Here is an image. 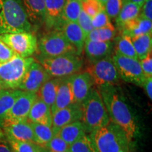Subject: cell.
<instances>
[{"instance_id": "1", "label": "cell", "mask_w": 152, "mask_h": 152, "mask_svg": "<svg viewBox=\"0 0 152 152\" xmlns=\"http://www.w3.org/2000/svg\"><path fill=\"white\" fill-rule=\"evenodd\" d=\"M110 121L119 126L132 141L140 135L138 121L122 90L115 85L98 88Z\"/></svg>"}, {"instance_id": "2", "label": "cell", "mask_w": 152, "mask_h": 152, "mask_svg": "<svg viewBox=\"0 0 152 152\" xmlns=\"http://www.w3.org/2000/svg\"><path fill=\"white\" fill-rule=\"evenodd\" d=\"M89 136L98 152H136L133 141L111 121L103 128L90 133Z\"/></svg>"}, {"instance_id": "3", "label": "cell", "mask_w": 152, "mask_h": 152, "mask_svg": "<svg viewBox=\"0 0 152 152\" xmlns=\"http://www.w3.org/2000/svg\"><path fill=\"white\" fill-rule=\"evenodd\" d=\"M32 28L22 0H0V35L31 32Z\"/></svg>"}, {"instance_id": "4", "label": "cell", "mask_w": 152, "mask_h": 152, "mask_svg": "<svg viewBox=\"0 0 152 152\" xmlns=\"http://www.w3.org/2000/svg\"><path fill=\"white\" fill-rule=\"evenodd\" d=\"M81 107L80 121L84 125L87 133L90 134L103 128L111 121L99 91L96 87H92Z\"/></svg>"}, {"instance_id": "5", "label": "cell", "mask_w": 152, "mask_h": 152, "mask_svg": "<svg viewBox=\"0 0 152 152\" xmlns=\"http://www.w3.org/2000/svg\"><path fill=\"white\" fill-rule=\"evenodd\" d=\"M37 59L53 78L69 77L80 72L84 66L81 55L75 54H64L51 58L37 56Z\"/></svg>"}, {"instance_id": "6", "label": "cell", "mask_w": 152, "mask_h": 152, "mask_svg": "<svg viewBox=\"0 0 152 152\" xmlns=\"http://www.w3.org/2000/svg\"><path fill=\"white\" fill-rule=\"evenodd\" d=\"M35 60L32 56L23 58L15 55L8 61L0 64V81L6 90H18Z\"/></svg>"}, {"instance_id": "7", "label": "cell", "mask_w": 152, "mask_h": 152, "mask_svg": "<svg viewBox=\"0 0 152 152\" xmlns=\"http://www.w3.org/2000/svg\"><path fill=\"white\" fill-rule=\"evenodd\" d=\"M38 56L51 58L68 54H77L76 49L60 30H52L37 41Z\"/></svg>"}, {"instance_id": "8", "label": "cell", "mask_w": 152, "mask_h": 152, "mask_svg": "<svg viewBox=\"0 0 152 152\" xmlns=\"http://www.w3.org/2000/svg\"><path fill=\"white\" fill-rule=\"evenodd\" d=\"M0 39L12 49L17 56L31 57L37 52V39L31 32H15L0 35Z\"/></svg>"}, {"instance_id": "9", "label": "cell", "mask_w": 152, "mask_h": 152, "mask_svg": "<svg viewBox=\"0 0 152 152\" xmlns=\"http://www.w3.org/2000/svg\"><path fill=\"white\" fill-rule=\"evenodd\" d=\"M86 71L92 77L94 85L97 89L107 85H115L120 80L111 56L90 64Z\"/></svg>"}, {"instance_id": "10", "label": "cell", "mask_w": 152, "mask_h": 152, "mask_svg": "<svg viewBox=\"0 0 152 152\" xmlns=\"http://www.w3.org/2000/svg\"><path fill=\"white\" fill-rule=\"evenodd\" d=\"M112 60L120 78L127 83L142 87L146 77L142 70L140 60L116 54L112 56Z\"/></svg>"}, {"instance_id": "11", "label": "cell", "mask_w": 152, "mask_h": 152, "mask_svg": "<svg viewBox=\"0 0 152 152\" xmlns=\"http://www.w3.org/2000/svg\"><path fill=\"white\" fill-rule=\"evenodd\" d=\"M37 97L36 93L21 91L10 111L1 123L27 121L30 109Z\"/></svg>"}, {"instance_id": "12", "label": "cell", "mask_w": 152, "mask_h": 152, "mask_svg": "<svg viewBox=\"0 0 152 152\" xmlns=\"http://www.w3.org/2000/svg\"><path fill=\"white\" fill-rule=\"evenodd\" d=\"M52 77L42 66L35 60L28 69L18 90L37 93L42 85Z\"/></svg>"}, {"instance_id": "13", "label": "cell", "mask_w": 152, "mask_h": 152, "mask_svg": "<svg viewBox=\"0 0 152 152\" xmlns=\"http://www.w3.org/2000/svg\"><path fill=\"white\" fill-rule=\"evenodd\" d=\"M4 131L7 140L36 143L35 135L29 121L2 123L0 124Z\"/></svg>"}, {"instance_id": "14", "label": "cell", "mask_w": 152, "mask_h": 152, "mask_svg": "<svg viewBox=\"0 0 152 152\" xmlns=\"http://www.w3.org/2000/svg\"><path fill=\"white\" fill-rule=\"evenodd\" d=\"M82 117L81 105L73 104L52 113V129L56 135L65 125L76 121H80Z\"/></svg>"}, {"instance_id": "15", "label": "cell", "mask_w": 152, "mask_h": 152, "mask_svg": "<svg viewBox=\"0 0 152 152\" xmlns=\"http://www.w3.org/2000/svg\"><path fill=\"white\" fill-rule=\"evenodd\" d=\"M66 0H45V23L49 31L58 30L62 24Z\"/></svg>"}, {"instance_id": "16", "label": "cell", "mask_w": 152, "mask_h": 152, "mask_svg": "<svg viewBox=\"0 0 152 152\" xmlns=\"http://www.w3.org/2000/svg\"><path fill=\"white\" fill-rule=\"evenodd\" d=\"M113 49V42L85 40L83 51L90 64H93L111 56Z\"/></svg>"}, {"instance_id": "17", "label": "cell", "mask_w": 152, "mask_h": 152, "mask_svg": "<svg viewBox=\"0 0 152 152\" xmlns=\"http://www.w3.org/2000/svg\"><path fill=\"white\" fill-rule=\"evenodd\" d=\"M75 103L81 105L94 86L92 77L87 71L79 72L71 76Z\"/></svg>"}, {"instance_id": "18", "label": "cell", "mask_w": 152, "mask_h": 152, "mask_svg": "<svg viewBox=\"0 0 152 152\" xmlns=\"http://www.w3.org/2000/svg\"><path fill=\"white\" fill-rule=\"evenodd\" d=\"M75 103L71 76L61 78L54 103L51 107L52 113Z\"/></svg>"}, {"instance_id": "19", "label": "cell", "mask_w": 152, "mask_h": 152, "mask_svg": "<svg viewBox=\"0 0 152 152\" xmlns=\"http://www.w3.org/2000/svg\"><path fill=\"white\" fill-rule=\"evenodd\" d=\"M58 30L62 32L68 41L75 47L78 55H81L84 48L85 37L77 23L63 21Z\"/></svg>"}, {"instance_id": "20", "label": "cell", "mask_w": 152, "mask_h": 152, "mask_svg": "<svg viewBox=\"0 0 152 152\" xmlns=\"http://www.w3.org/2000/svg\"><path fill=\"white\" fill-rule=\"evenodd\" d=\"M28 121L29 122L39 123L52 128V113L51 108L40 99L37 97L30 109Z\"/></svg>"}, {"instance_id": "21", "label": "cell", "mask_w": 152, "mask_h": 152, "mask_svg": "<svg viewBox=\"0 0 152 152\" xmlns=\"http://www.w3.org/2000/svg\"><path fill=\"white\" fill-rule=\"evenodd\" d=\"M122 32L121 35H127L130 38L137 37L144 34L151 33V20L137 16L128 23H126L120 29Z\"/></svg>"}, {"instance_id": "22", "label": "cell", "mask_w": 152, "mask_h": 152, "mask_svg": "<svg viewBox=\"0 0 152 152\" xmlns=\"http://www.w3.org/2000/svg\"><path fill=\"white\" fill-rule=\"evenodd\" d=\"M32 26H40L45 23V0H22Z\"/></svg>"}, {"instance_id": "23", "label": "cell", "mask_w": 152, "mask_h": 152, "mask_svg": "<svg viewBox=\"0 0 152 152\" xmlns=\"http://www.w3.org/2000/svg\"><path fill=\"white\" fill-rule=\"evenodd\" d=\"M56 134L70 146L87 134V132L83 123L76 121L63 127Z\"/></svg>"}, {"instance_id": "24", "label": "cell", "mask_w": 152, "mask_h": 152, "mask_svg": "<svg viewBox=\"0 0 152 152\" xmlns=\"http://www.w3.org/2000/svg\"><path fill=\"white\" fill-rule=\"evenodd\" d=\"M61 78H50L42 85L36 94L47 106L52 107L56 99Z\"/></svg>"}, {"instance_id": "25", "label": "cell", "mask_w": 152, "mask_h": 152, "mask_svg": "<svg viewBox=\"0 0 152 152\" xmlns=\"http://www.w3.org/2000/svg\"><path fill=\"white\" fill-rule=\"evenodd\" d=\"M141 7L132 1L125 0L122 9L115 19L117 27L121 29L124 25L140 15Z\"/></svg>"}, {"instance_id": "26", "label": "cell", "mask_w": 152, "mask_h": 152, "mask_svg": "<svg viewBox=\"0 0 152 152\" xmlns=\"http://www.w3.org/2000/svg\"><path fill=\"white\" fill-rule=\"evenodd\" d=\"M114 49H115V54L128 58L138 59L131 38L128 36L121 35L115 38V41L114 42Z\"/></svg>"}, {"instance_id": "27", "label": "cell", "mask_w": 152, "mask_h": 152, "mask_svg": "<svg viewBox=\"0 0 152 152\" xmlns=\"http://www.w3.org/2000/svg\"><path fill=\"white\" fill-rule=\"evenodd\" d=\"M138 59L142 60L151 52L152 36L151 33L144 34L137 37L131 38Z\"/></svg>"}, {"instance_id": "28", "label": "cell", "mask_w": 152, "mask_h": 152, "mask_svg": "<svg viewBox=\"0 0 152 152\" xmlns=\"http://www.w3.org/2000/svg\"><path fill=\"white\" fill-rule=\"evenodd\" d=\"M21 90H5L0 93V123L5 118Z\"/></svg>"}, {"instance_id": "29", "label": "cell", "mask_w": 152, "mask_h": 152, "mask_svg": "<svg viewBox=\"0 0 152 152\" xmlns=\"http://www.w3.org/2000/svg\"><path fill=\"white\" fill-rule=\"evenodd\" d=\"M33 129L36 143L41 147H45L54 137V132L51 127L39 124V123L30 122Z\"/></svg>"}, {"instance_id": "30", "label": "cell", "mask_w": 152, "mask_h": 152, "mask_svg": "<svg viewBox=\"0 0 152 152\" xmlns=\"http://www.w3.org/2000/svg\"><path fill=\"white\" fill-rule=\"evenodd\" d=\"M81 11V0H66L63 11V20L77 23Z\"/></svg>"}, {"instance_id": "31", "label": "cell", "mask_w": 152, "mask_h": 152, "mask_svg": "<svg viewBox=\"0 0 152 152\" xmlns=\"http://www.w3.org/2000/svg\"><path fill=\"white\" fill-rule=\"evenodd\" d=\"M8 140L13 152H44L43 147L32 142Z\"/></svg>"}, {"instance_id": "32", "label": "cell", "mask_w": 152, "mask_h": 152, "mask_svg": "<svg viewBox=\"0 0 152 152\" xmlns=\"http://www.w3.org/2000/svg\"><path fill=\"white\" fill-rule=\"evenodd\" d=\"M95 150L92 140L87 134L69 146V152H94Z\"/></svg>"}, {"instance_id": "33", "label": "cell", "mask_w": 152, "mask_h": 152, "mask_svg": "<svg viewBox=\"0 0 152 152\" xmlns=\"http://www.w3.org/2000/svg\"><path fill=\"white\" fill-rule=\"evenodd\" d=\"M125 0H107L104 4L105 12L110 20H115L122 9Z\"/></svg>"}, {"instance_id": "34", "label": "cell", "mask_w": 152, "mask_h": 152, "mask_svg": "<svg viewBox=\"0 0 152 152\" xmlns=\"http://www.w3.org/2000/svg\"><path fill=\"white\" fill-rule=\"evenodd\" d=\"M44 148L47 152H69V145L57 134Z\"/></svg>"}, {"instance_id": "35", "label": "cell", "mask_w": 152, "mask_h": 152, "mask_svg": "<svg viewBox=\"0 0 152 152\" xmlns=\"http://www.w3.org/2000/svg\"><path fill=\"white\" fill-rule=\"evenodd\" d=\"M82 9L91 18L104 9V5L99 0H81Z\"/></svg>"}, {"instance_id": "36", "label": "cell", "mask_w": 152, "mask_h": 152, "mask_svg": "<svg viewBox=\"0 0 152 152\" xmlns=\"http://www.w3.org/2000/svg\"><path fill=\"white\" fill-rule=\"evenodd\" d=\"M100 41L113 42L116 35V28L111 22H109L104 27L99 28Z\"/></svg>"}, {"instance_id": "37", "label": "cell", "mask_w": 152, "mask_h": 152, "mask_svg": "<svg viewBox=\"0 0 152 152\" xmlns=\"http://www.w3.org/2000/svg\"><path fill=\"white\" fill-rule=\"evenodd\" d=\"M77 24L83 30V33H84L85 39L86 37L90 33V31L94 29L93 28L92 24V18L90 16H88L84 11L82 9L80 14L79 15L78 19H77Z\"/></svg>"}, {"instance_id": "38", "label": "cell", "mask_w": 152, "mask_h": 152, "mask_svg": "<svg viewBox=\"0 0 152 152\" xmlns=\"http://www.w3.org/2000/svg\"><path fill=\"white\" fill-rule=\"evenodd\" d=\"M109 22H111V20H110L109 16H107L105 11H104V9H102L99 12H98L94 17L92 18V24L93 28H95V29H99V28L104 27L106 25L109 23Z\"/></svg>"}, {"instance_id": "39", "label": "cell", "mask_w": 152, "mask_h": 152, "mask_svg": "<svg viewBox=\"0 0 152 152\" xmlns=\"http://www.w3.org/2000/svg\"><path fill=\"white\" fill-rule=\"evenodd\" d=\"M16 55L9 46L0 39V64L8 61Z\"/></svg>"}, {"instance_id": "40", "label": "cell", "mask_w": 152, "mask_h": 152, "mask_svg": "<svg viewBox=\"0 0 152 152\" xmlns=\"http://www.w3.org/2000/svg\"><path fill=\"white\" fill-rule=\"evenodd\" d=\"M142 71L146 77H152V55L149 53L145 58L140 60Z\"/></svg>"}, {"instance_id": "41", "label": "cell", "mask_w": 152, "mask_h": 152, "mask_svg": "<svg viewBox=\"0 0 152 152\" xmlns=\"http://www.w3.org/2000/svg\"><path fill=\"white\" fill-rule=\"evenodd\" d=\"M141 18L152 20V0H144L141 8Z\"/></svg>"}, {"instance_id": "42", "label": "cell", "mask_w": 152, "mask_h": 152, "mask_svg": "<svg viewBox=\"0 0 152 152\" xmlns=\"http://www.w3.org/2000/svg\"><path fill=\"white\" fill-rule=\"evenodd\" d=\"M142 87L144 88L146 94H147L148 98L151 101L152 99V77H146Z\"/></svg>"}, {"instance_id": "43", "label": "cell", "mask_w": 152, "mask_h": 152, "mask_svg": "<svg viewBox=\"0 0 152 152\" xmlns=\"http://www.w3.org/2000/svg\"><path fill=\"white\" fill-rule=\"evenodd\" d=\"M85 40L88 41H100L99 39V34L98 29L94 28L92 31L90 32V33L87 35Z\"/></svg>"}, {"instance_id": "44", "label": "cell", "mask_w": 152, "mask_h": 152, "mask_svg": "<svg viewBox=\"0 0 152 152\" xmlns=\"http://www.w3.org/2000/svg\"><path fill=\"white\" fill-rule=\"evenodd\" d=\"M0 152H13L11 147L3 142H0Z\"/></svg>"}, {"instance_id": "45", "label": "cell", "mask_w": 152, "mask_h": 152, "mask_svg": "<svg viewBox=\"0 0 152 152\" xmlns=\"http://www.w3.org/2000/svg\"><path fill=\"white\" fill-rule=\"evenodd\" d=\"M128 1H132V2H133V3H135L136 4L139 5L142 8V4H143L144 0H128Z\"/></svg>"}, {"instance_id": "46", "label": "cell", "mask_w": 152, "mask_h": 152, "mask_svg": "<svg viewBox=\"0 0 152 152\" xmlns=\"http://www.w3.org/2000/svg\"><path fill=\"white\" fill-rule=\"evenodd\" d=\"M5 90H6V89L4 88V87L3 84H2V83H1V82L0 81V93L2 92V91Z\"/></svg>"}, {"instance_id": "47", "label": "cell", "mask_w": 152, "mask_h": 152, "mask_svg": "<svg viewBox=\"0 0 152 152\" xmlns=\"http://www.w3.org/2000/svg\"><path fill=\"white\" fill-rule=\"evenodd\" d=\"M99 1H101V2H102V4H105V2H106V1H107V0H99Z\"/></svg>"}, {"instance_id": "48", "label": "cell", "mask_w": 152, "mask_h": 152, "mask_svg": "<svg viewBox=\"0 0 152 152\" xmlns=\"http://www.w3.org/2000/svg\"><path fill=\"white\" fill-rule=\"evenodd\" d=\"M94 152H98V151H96V150H95V151H94Z\"/></svg>"}]
</instances>
